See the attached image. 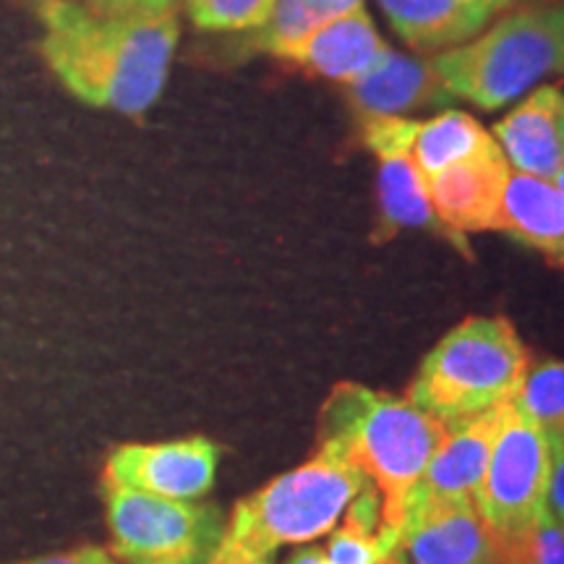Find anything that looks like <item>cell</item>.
Here are the masks:
<instances>
[{"mask_svg": "<svg viewBox=\"0 0 564 564\" xmlns=\"http://www.w3.org/2000/svg\"><path fill=\"white\" fill-rule=\"evenodd\" d=\"M40 17L42 55L76 100L129 118L160 100L181 37L175 11L110 13L45 0Z\"/></svg>", "mask_w": 564, "mask_h": 564, "instance_id": "cell-1", "label": "cell"}, {"mask_svg": "<svg viewBox=\"0 0 564 564\" xmlns=\"http://www.w3.org/2000/svg\"><path fill=\"white\" fill-rule=\"evenodd\" d=\"M447 423L400 394L340 382L324 400L316 453L356 468L382 499L387 531H403L408 499L432 460Z\"/></svg>", "mask_w": 564, "mask_h": 564, "instance_id": "cell-2", "label": "cell"}, {"mask_svg": "<svg viewBox=\"0 0 564 564\" xmlns=\"http://www.w3.org/2000/svg\"><path fill=\"white\" fill-rule=\"evenodd\" d=\"M369 484L348 463L314 453L299 468L274 476L232 507L212 560H259L333 533L352 499Z\"/></svg>", "mask_w": 564, "mask_h": 564, "instance_id": "cell-3", "label": "cell"}, {"mask_svg": "<svg viewBox=\"0 0 564 564\" xmlns=\"http://www.w3.org/2000/svg\"><path fill=\"white\" fill-rule=\"evenodd\" d=\"M432 63L455 100L502 110L564 70V0L507 13L484 34L436 53Z\"/></svg>", "mask_w": 564, "mask_h": 564, "instance_id": "cell-4", "label": "cell"}, {"mask_svg": "<svg viewBox=\"0 0 564 564\" xmlns=\"http://www.w3.org/2000/svg\"><path fill=\"white\" fill-rule=\"evenodd\" d=\"M531 356L507 316H468L423 356L405 398L444 423L518 398Z\"/></svg>", "mask_w": 564, "mask_h": 564, "instance_id": "cell-5", "label": "cell"}, {"mask_svg": "<svg viewBox=\"0 0 564 564\" xmlns=\"http://www.w3.org/2000/svg\"><path fill=\"white\" fill-rule=\"evenodd\" d=\"M110 554L121 564H209L225 535L223 510L102 481Z\"/></svg>", "mask_w": 564, "mask_h": 564, "instance_id": "cell-6", "label": "cell"}, {"mask_svg": "<svg viewBox=\"0 0 564 564\" xmlns=\"http://www.w3.org/2000/svg\"><path fill=\"white\" fill-rule=\"evenodd\" d=\"M546 432L514 405L505 403L489 465L476 491V507L499 539H518L546 512Z\"/></svg>", "mask_w": 564, "mask_h": 564, "instance_id": "cell-7", "label": "cell"}, {"mask_svg": "<svg viewBox=\"0 0 564 564\" xmlns=\"http://www.w3.org/2000/svg\"><path fill=\"white\" fill-rule=\"evenodd\" d=\"M217 468L220 447L207 436L121 444L108 455L102 481L178 502H196L215 486Z\"/></svg>", "mask_w": 564, "mask_h": 564, "instance_id": "cell-8", "label": "cell"}, {"mask_svg": "<svg viewBox=\"0 0 564 564\" xmlns=\"http://www.w3.org/2000/svg\"><path fill=\"white\" fill-rule=\"evenodd\" d=\"M510 175V162L497 141H491L474 158L455 162L426 178L436 217L468 253V232L499 230V207Z\"/></svg>", "mask_w": 564, "mask_h": 564, "instance_id": "cell-9", "label": "cell"}, {"mask_svg": "<svg viewBox=\"0 0 564 564\" xmlns=\"http://www.w3.org/2000/svg\"><path fill=\"white\" fill-rule=\"evenodd\" d=\"M505 403L470 419L449 421L432 460L413 486L405 518L415 510L444 502H476V491L489 465Z\"/></svg>", "mask_w": 564, "mask_h": 564, "instance_id": "cell-10", "label": "cell"}, {"mask_svg": "<svg viewBox=\"0 0 564 564\" xmlns=\"http://www.w3.org/2000/svg\"><path fill=\"white\" fill-rule=\"evenodd\" d=\"M398 546L411 564H497L502 539L486 525L476 502H444L405 518Z\"/></svg>", "mask_w": 564, "mask_h": 564, "instance_id": "cell-11", "label": "cell"}, {"mask_svg": "<svg viewBox=\"0 0 564 564\" xmlns=\"http://www.w3.org/2000/svg\"><path fill=\"white\" fill-rule=\"evenodd\" d=\"M390 51L392 47L377 32L371 13L361 6V9L314 30L308 37L285 47L274 58L348 87L369 74L371 68H377Z\"/></svg>", "mask_w": 564, "mask_h": 564, "instance_id": "cell-12", "label": "cell"}, {"mask_svg": "<svg viewBox=\"0 0 564 564\" xmlns=\"http://www.w3.org/2000/svg\"><path fill=\"white\" fill-rule=\"evenodd\" d=\"M564 91L556 84H541L528 91L494 123L491 137L510 162L512 173L533 175V178L554 181L564 167V144L560 137V105Z\"/></svg>", "mask_w": 564, "mask_h": 564, "instance_id": "cell-13", "label": "cell"}, {"mask_svg": "<svg viewBox=\"0 0 564 564\" xmlns=\"http://www.w3.org/2000/svg\"><path fill=\"white\" fill-rule=\"evenodd\" d=\"M352 110L369 118H405L415 110H444L455 97L436 76L432 58H411L390 51L358 82L348 84Z\"/></svg>", "mask_w": 564, "mask_h": 564, "instance_id": "cell-14", "label": "cell"}, {"mask_svg": "<svg viewBox=\"0 0 564 564\" xmlns=\"http://www.w3.org/2000/svg\"><path fill=\"white\" fill-rule=\"evenodd\" d=\"M499 232L564 270V194L556 183L512 173L499 207Z\"/></svg>", "mask_w": 564, "mask_h": 564, "instance_id": "cell-15", "label": "cell"}, {"mask_svg": "<svg viewBox=\"0 0 564 564\" xmlns=\"http://www.w3.org/2000/svg\"><path fill=\"white\" fill-rule=\"evenodd\" d=\"M377 204H379V220L373 228V241L384 243L390 241L394 232L415 228L436 232L440 238H447L460 253H468L457 243V238L449 232L436 217L426 192V178L419 173L408 158H384L377 160Z\"/></svg>", "mask_w": 564, "mask_h": 564, "instance_id": "cell-16", "label": "cell"}, {"mask_svg": "<svg viewBox=\"0 0 564 564\" xmlns=\"http://www.w3.org/2000/svg\"><path fill=\"white\" fill-rule=\"evenodd\" d=\"M387 21L415 53H444L474 40L489 21L453 0H377Z\"/></svg>", "mask_w": 564, "mask_h": 564, "instance_id": "cell-17", "label": "cell"}, {"mask_svg": "<svg viewBox=\"0 0 564 564\" xmlns=\"http://www.w3.org/2000/svg\"><path fill=\"white\" fill-rule=\"evenodd\" d=\"M494 137L465 110H440L429 121H415L408 160L419 167L423 178L442 173L455 162L474 158L484 147H489Z\"/></svg>", "mask_w": 564, "mask_h": 564, "instance_id": "cell-18", "label": "cell"}, {"mask_svg": "<svg viewBox=\"0 0 564 564\" xmlns=\"http://www.w3.org/2000/svg\"><path fill=\"white\" fill-rule=\"evenodd\" d=\"M514 405L544 432L564 429V361L546 358L528 366Z\"/></svg>", "mask_w": 564, "mask_h": 564, "instance_id": "cell-19", "label": "cell"}, {"mask_svg": "<svg viewBox=\"0 0 564 564\" xmlns=\"http://www.w3.org/2000/svg\"><path fill=\"white\" fill-rule=\"evenodd\" d=\"M188 17L204 32H257L274 0H186Z\"/></svg>", "mask_w": 564, "mask_h": 564, "instance_id": "cell-20", "label": "cell"}, {"mask_svg": "<svg viewBox=\"0 0 564 564\" xmlns=\"http://www.w3.org/2000/svg\"><path fill=\"white\" fill-rule=\"evenodd\" d=\"M502 552L514 564H564V533L544 512L518 539H502Z\"/></svg>", "mask_w": 564, "mask_h": 564, "instance_id": "cell-21", "label": "cell"}, {"mask_svg": "<svg viewBox=\"0 0 564 564\" xmlns=\"http://www.w3.org/2000/svg\"><path fill=\"white\" fill-rule=\"evenodd\" d=\"M549 440V455H552V465H549V491H546V512L560 525L564 533V429L560 432H546Z\"/></svg>", "mask_w": 564, "mask_h": 564, "instance_id": "cell-22", "label": "cell"}, {"mask_svg": "<svg viewBox=\"0 0 564 564\" xmlns=\"http://www.w3.org/2000/svg\"><path fill=\"white\" fill-rule=\"evenodd\" d=\"M89 6L110 13H165L175 11V0H89Z\"/></svg>", "mask_w": 564, "mask_h": 564, "instance_id": "cell-23", "label": "cell"}, {"mask_svg": "<svg viewBox=\"0 0 564 564\" xmlns=\"http://www.w3.org/2000/svg\"><path fill=\"white\" fill-rule=\"evenodd\" d=\"M112 554L102 546H82L66 554H53V556H40V560L30 562H17V564H110Z\"/></svg>", "mask_w": 564, "mask_h": 564, "instance_id": "cell-24", "label": "cell"}, {"mask_svg": "<svg viewBox=\"0 0 564 564\" xmlns=\"http://www.w3.org/2000/svg\"><path fill=\"white\" fill-rule=\"evenodd\" d=\"M306 6L308 13L316 19V24L324 26L329 21L345 17V13L361 9L364 0H301Z\"/></svg>", "mask_w": 564, "mask_h": 564, "instance_id": "cell-25", "label": "cell"}, {"mask_svg": "<svg viewBox=\"0 0 564 564\" xmlns=\"http://www.w3.org/2000/svg\"><path fill=\"white\" fill-rule=\"evenodd\" d=\"M453 3L463 6L465 11L476 13V17H481V19L489 21V19L497 17V13L510 11L512 6H514V0H453Z\"/></svg>", "mask_w": 564, "mask_h": 564, "instance_id": "cell-26", "label": "cell"}, {"mask_svg": "<svg viewBox=\"0 0 564 564\" xmlns=\"http://www.w3.org/2000/svg\"><path fill=\"white\" fill-rule=\"evenodd\" d=\"M285 564H329L322 546H301L288 556Z\"/></svg>", "mask_w": 564, "mask_h": 564, "instance_id": "cell-27", "label": "cell"}, {"mask_svg": "<svg viewBox=\"0 0 564 564\" xmlns=\"http://www.w3.org/2000/svg\"><path fill=\"white\" fill-rule=\"evenodd\" d=\"M377 564H411V562H408V560H405L403 549H400V546H394V549H392V552H390V554H387V556H382V560H379Z\"/></svg>", "mask_w": 564, "mask_h": 564, "instance_id": "cell-28", "label": "cell"}, {"mask_svg": "<svg viewBox=\"0 0 564 564\" xmlns=\"http://www.w3.org/2000/svg\"><path fill=\"white\" fill-rule=\"evenodd\" d=\"M209 564H274V562H272V556H259V560H230V562L209 560Z\"/></svg>", "mask_w": 564, "mask_h": 564, "instance_id": "cell-29", "label": "cell"}, {"mask_svg": "<svg viewBox=\"0 0 564 564\" xmlns=\"http://www.w3.org/2000/svg\"><path fill=\"white\" fill-rule=\"evenodd\" d=\"M541 3H556V0H514V6H541Z\"/></svg>", "mask_w": 564, "mask_h": 564, "instance_id": "cell-30", "label": "cell"}, {"mask_svg": "<svg viewBox=\"0 0 564 564\" xmlns=\"http://www.w3.org/2000/svg\"><path fill=\"white\" fill-rule=\"evenodd\" d=\"M554 183H556V188H560V192L564 194V167H562V171H560V173H556V175H554Z\"/></svg>", "mask_w": 564, "mask_h": 564, "instance_id": "cell-31", "label": "cell"}, {"mask_svg": "<svg viewBox=\"0 0 564 564\" xmlns=\"http://www.w3.org/2000/svg\"><path fill=\"white\" fill-rule=\"evenodd\" d=\"M560 137H562V144H564V100L560 105Z\"/></svg>", "mask_w": 564, "mask_h": 564, "instance_id": "cell-32", "label": "cell"}, {"mask_svg": "<svg viewBox=\"0 0 564 564\" xmlns=\"http://www.w3.org/2000/svg\"><path fill=\"white\" fill-rule=\"evenodd\" d=\"M497 564H514V562L510 560V556H505V552H502V560H499Z\"/></svg>", "mask_w": 564, "mask_h": 564, "instance_id": "cell-33", "label": "cell"}, {"mask_svg": "<svg viewBox=\"0 0 564 564\" xmlns=\"http://www.w3.org/2000/svg\"><path fill=\"white\" fill-rule=\"evenodd\" d=\"M110 564H118V562H116V560H112V562H110Z\"/></svg>", "mask_w": 564, "mask_h": 564, "instance_id": "cell-34", "label": "cell"}, {"mask_svg": "<svg viewBox=\"0 0 564 564\" xmlns=\"http://www.w3.org/2000/svg\"><path fill=\"white\" fill-rule=\"evenodd\" d=\"M562 76H564V70H562Z\"/></svg>", "mask_w": 564, "mask_h": 564, "instance_id": "cell-35", "label": "cell"}]
</instances>
